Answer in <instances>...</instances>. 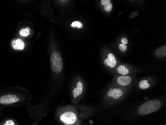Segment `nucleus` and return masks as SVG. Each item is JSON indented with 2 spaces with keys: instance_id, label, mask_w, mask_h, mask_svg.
<instances>
[{
  "instance_id": "9d476101",
  "label": "nucleus",
  "mask_w": 166,
  "mask_h": 125,
  "mask_svg": "<svg viewBox=\"0 0 166 125\" xmlns=\"http://www.w3.org/2000/svg\"><path fill=\"white\" fill-rule=\"evenodd\" d=\"M156 56L158 58H163L166 55V46H162L157 48L155 51Z\"/></svg>"
},
{
  "instance_id": "f257e3e1",
  "label": "nucleus",
  "mask_w": 166,
  "mask_h": 125,
  "mask_svg": "<svg viewBox=\"0 0 166 125\" xmlns=\"http://www.w3.org/2000/svg\"><path fill=\"white\" fill-rule=\"evenodd\" d=\"M162 106V102L159 100H148L140 106L138 110V113L141 116L147 115L158 111Z\"/></svg>"
},
{
  "instance_id": "f03ea898",
  "label": "nucleus",
  "mask_w": 166,
  "mask_h": 125,
  "mask_svg": "<svg viewBox=\"0 0 166 125\" xmlns=\"http://www.w3.org/2000/svg\"><path fill=\"white\" fill-rule=\"evenodd\" d=\"M51 67L55 73H59L63 69V61L60 53L53 52L51 55Z\"/></svg>"
},
{
  "instance_id": "9b49d317",
  "label": "nucleus",
  "mask_w": 166,
  "mask_h": 125,
  "mask_svg": "<svg viewBox=\"0 0 166 125\" xmlns=\"http://www.w3.org/2000/svg\"><path fill=\"white\" fill-rule=\"evenodd\" d=\"M117 72L122 75H127L129 73V71L127 68L124 65H120L117 67L116 69Z\"/></svg>"
},
{
  "instance_id": "1a4fd4ad",
  "label": "nucleus",
  "mask_w": 166,
  "mask_h": 125,
  "mask_svg": "<svg viewBox=\"0 0 166 125\" xmlns=\"http://www.w3.org/2000/svg\"><path fill=\"white\" fill-rule=\"evenodd\" d=\"M12 46L13 48L17 50H23L25 47V44L24 41L21 39H15L12 42Z\"/></svg>"
},
{
  "instance_id": "6ab92c4d",
  "label": "nucleus",
  "mask_w": 166,
  "mask_h": 125,
  "mask_svg": "<svg viewBox=\"0 0 166 125\" xmlns=\"http://www.w3.org/2000/svg\"><path fill=\"white\" fill-rule=\"evenodd\" d=\"M110 0H102L101 1V4L103 6H105L108 3H110Z\"/></svg>"
},
{
  "instance_id": "4468645a",
  "label": "nucleus",
  "mask_w": 166,
  "mask_h": 125,
  "mask_svg": "<svg viewBox=\"0 0 166 125\" xmlns=\"http://www.w3.org/2000/svg\"><path fill=\"white\" fill-rule=\"evenodd\" d=\"M72 28H76V27H77L78 28H83V25L82 23H81L80 21H73L71 25Z\"/></svg>"
},
{
  "instance_id": "f8f14e48",
  "label": "nucleus",
  "mask_w": 166,
  "mask_h": 125,
  "mask_svg": "<svg viewBox=\"0 0 166 125\" xmlns=\"http://www.w3.org/2000/svg\"><path fill=\"white\" fill-rule=\"evenodd\" d=\"M139 87L142 90H145L150 87V84L149 83L148 80H142L139 83Z\"/></svg>"
},
{
  "instance_id": "a211bd4d",
  "label": "nucleus",
  "mask_w": 166,
  "mask_h": 125,
  "mask_svg": "<svg viewBox=\"0 0 166 125\" xmlns=\"http://www.w3.org/2000/svg\"><path fill=\"white\" fill-rule=\"evenodd\" d=\"M4 125H14L15 123L14 121L12 120H8L7 121H6V122L5 123Z\"/></svg>"
},
{
  "instance_id": "4be33fe9",
  "label": "nucleus",
  "mask_w": 166,
  "mask_h": 125,
  "mask_svg": "<svg viewBox=\"0 0 166 125\" xmlns=\"http://www.w3.org/2000/svg\"><path fill=\"white\" fill-rule=\"evenodd\" d=\"M62 1H65V0H62Z\"/></svg>"
},
{
  "instance_id": "423d86ee",
  "label": "nucleus",
  "mask_w": 166,
  "mask_h": 125,
  "mask_svg": "<svg viewBox=\"0 0 166 125\" xmlns=\"http://www.w3.org/2000/svg\"><path fill=\"white\" fill-rule=\"evenodd\" d=\"M117 83L122 86H127L132 82V78L129 75H120L116 79Z\"/></svg>"
},
{
  "instance_id": "0eeeda50",
  "label": "nucleus",
  "mask_w": 166,
  "mask_h": 125,
  "mask_svg": "<svg viewBox=\"0 0 166 125\" xmlns=\"http://www.w3.org/2000/svg\"><path fill=\"white\" fill-rule=\"evenodd\" d=\"M103 62L107 67H109L112 68L115 67L117 64L116 59L115 58V55L112 53L108 55V58L105 59Z\"/></svg>"
},
{
  "instance_id": "f3484780",
  "label": "nucleus",
  "mask_w": 166,
  "mask_h": 125,
  "mask_svg": "<svg viewBox=\"0 0 166 125\" xmlns=\"http://www.w3.org/2000/svg\"><path fill=\"white\" fill-rule=\"evenodd\" d=\"M138 12H132V13H131L129 18H130V19H131V18H136V17L138 16Z\"/></svg>"
},
{
  "instance_id": "2eb2a0df",
  "label": "nucleus",
  "mask_w": 166,
  "mask_h": 125,
  "mask_svg": "<svg viewBox=\"0 0 166 125\" xmlns=\"http://www.w3.org/2000/svg\"><path fill=\"white\" fill-rule=\"evenodd\" d=\"M104 7H105V11L108 12H109L112 11V5L111 3H109L105 5Z\"/></svg>"
},
{
  "instance_id": "39448f33",
  "label": "nucleus",
  "mask_w": 166,
  "mask_h": 125,
  "mask_svg": "<svg viewBox=\"0 0 166 125\" xmlns=\"http://www.w3.org/2000/svg\"><path fill=\"white\" fill-rule=\"evenodd\" d=\"M124 94V92L123 90L119 88H110L108 91L107 95L108 97L112 98L115 100L119 99Z\"/></svg>"
},
{
  "instance_id": "20e7f679",
  "label": "nucleus",
  "mask_w": 166,
  "mask_h": 125,
  "mask_svg": "<svg viewBox=\"0 0 166 125\" xmlns=\"http://www.w3.org/2000/svg\"><path fill=\"white\" fill-rule=\"evenodd\" d=\"M19 101V98L15 95L8 94L0 98V103L4 105H10Z\"/></svg>"
},
{
  "instance_id": "ddd939ff",
  "label": "nucleus",
  "mask_w": 166,
  "mask_h": 125,
  "mask_svg": "<svg viewBox=\"0 0 166 125\" xmlns=\"http://www.w3.org/2000/svg\"><path fill=\"white\" fill-rule=\"evenodd\" d=\"M29 31H30V28H23L21 29L20 31V35L22 37H27L29 35Z\"/></svg>"
},
{
  "instance_id": "412c9836",
  "label": "nucleus",
  "mask_w": 166,
  "mask_h": 125,
  "mask_svg": "<svg viewBox=\"0 0 166 125\" xmlns=\"http://www.w3.org/2000/svg\"><path fill=\"white\" fill-rule=\"evenodd\" d=\"M130 1H135V0H130Z\"/></svg>"
},
{
  "instance_id": "6e6552de",
  "label": "nucleus",
  "mask_w": 166,
  "mask_h": 125,
  "mask_svg": "<svg viewBox=\"0 0 166 125\" xmlns=\"http://www.w3.org/2000/svg\"><path fill=\"white\" fill-rule=\"evenodd\" d=\"M83 90V84L81 81L77 82L76 87L72 91V94L75 98L79 96L82 93Z\"/></svg>"
},
{
  "instance_id": "7ed1b4c3",
  "label": "nucleus",
  "mask_w": 166,
  "mask_h": 125,
  "mask_svg": "<svg viewBox=\"0 0 166 125\" xmlns=\"http://www.w3.org/2000/svg\"><path fill=\"white\" fill-rule=\"evenodd\" d=\"M60 119L65 125H73L77 121V116L73 112L67 111L60 116Z\"/></svg>"
},
{
  "instance_id": "aec40b11",
  "label": "nucleus",
  "mask_w": 166,
  "mask_h": 125,
  "mask_svg": "<svg viewBox=\"0 0 166 125\" xmlns=\"http://www.w3.org/2000/svg\"><path fill=\"white\" fill-rule=\"evenodd\" d=\"M122 44H128V39L126 38H122Z\"/></svg>"
},
{
  "instance_id": "dca6fc26",
  "label": "nucleus",
  "mask_w": 166,
  "mask_h": 125,
  "mask_svg": "<svg viewBox=\"0 0 166 125\" xmlns=\"http://www.w3.org/2000/svg\"><path fill=\"white\" fill-rule=\"evenodd\" d=\"M127 46L125 44H119V48L120 49V51H122V52H124L127 50Z\"/></svg>"
}]
</instances>
